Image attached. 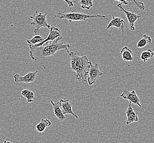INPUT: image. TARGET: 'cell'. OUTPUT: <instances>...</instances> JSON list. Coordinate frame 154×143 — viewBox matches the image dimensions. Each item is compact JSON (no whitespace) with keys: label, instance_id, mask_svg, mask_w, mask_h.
Masks as SVG:
<instances>
[{"label":"cell","instance_id":"277c9868","mask_svg":"<svg viewBox=\"0 0 154 143\" xmlns=\"http://www.w3.org/2000/svg\"><path fill=\"white\" fill-rule=\"evenodd\" d=\"M47 14L48 12L42 13L36 11L35 12L33 16H30V18L32 20L31 25L34 27V35H40L41 28H47L50 29L51 26L47 23Z\"/></svg>","mask_w":154,"mask_h":143},{"label":"cell","instance_id":"7c38bea8","mask_svg":"<svg viewBox=\"0 0 154 143\" xmlns=\"http://www.w3.org/2000/svg\"><path fill=\"white\" fill-rule=\"evenodd\" d=\"M126 115L127 117V121L126 122V125H129L133 122L138 121V117L137 113L135 112L132 107L131 106V103L130 102L128 108L126 111Z\"/></svg>","mask_w":154,"mask_h":143},{"label":"cell","instance_id":"603a6c76","mask_svg":"<svg viewBox=\"0 0 154 143\" xmlns=\"http://www.w3.org/2000/svg\"><path fill=\"white\" fill-rule=\"evenodd\" d=\"M114 1H120L121 3H123L125 5H127L128 4V2H127V0H113Z\"/></svg>","mask_w":154,"mask_h":143},{"label":"cell","instance_id":"7a4b0ae2","mask_svg":"<svg viewBox=\"0 0 154 143\" xmlns=\"http://www.w3.org/2000/svg\"><path fill=\"white\" fill-rule=\"evenodd\" d=\"M71 70L76 73V79L80 81H86L88 75L90 61L86 56H80L78 51H68Z\"/></svg>","mask_w":154,"mask_h":143},{"label":"cell","instance_id":"ba28073f","mask_svg":"<svg viewBox=\"0 0 154 143\" xmlns=\"http://www.w3.org/2000/svg\"><path fill=\"white\" fill-rule=\"evenodd\" d=\"M120 97H123L124 99L128 100L131 103L138 105L140 107H142V105L140 103V100L135 90H133L132 91H130L127 89H125L122 92V94H121Z\"/></svg>","mask_w":154,"mask_h":143},{"label":"cell","instance_id":"5bb4252c","mask_svg":"<svg viewBox=\"0 0 154 143\" xmlns=\"http://www.w3.org/2000/svg\"><path fill=\"white\" fill-rule=\"evenodd\" d=\"M120 55L122 56V59L125 61L131 62L134 59L132 51L126 46L123 47L122 50H121Z\"/></svg>","mask_w":154,"mask_h":143},{"label":"cell","instance_id":"3957f363","mask_svg":"<svg viewBox=\"0 0 154 143\" xmlns=\"http://www.w3.org/2000/svg\"><path fill=\"white\" fill-rule=\"evenodd\" d=\"M54 17L56 18L64 19L68 20L70 22H77V21H83L88 19L95 18H105L106 16L103 15H91V14H86L82 13L71 12V13H58L54 15Z\"/></svg>","mask_w":154,"mask_h":143},{"label":"cell","instance_id":"8fae6325","mask_svg":"<svg viewBox=\"0 0 154 143\" xmlns=\"http://www.w3.org/2000/svg\"><path fill=\"white\" fill-rule=\"evenodd\" d=\"M112 27H114L120 29L122 31L121 35L123 36L125 28V23L123 19L121 18L120 17H115L113 15H112V19L108 23L106 29H109Z\"/></svg>","mask_w":154,"mask_h":143},{"label":"cell","instance_id":"6da1fadb","mask_svg":"<svg viewBox=\"0 0 154 143\" xmlns=\"http://www.w3.org/2000/svg\"><path fill=\"white\" fill-rule=\"evenodd\" d=\"M63 39V37H58L55 40L48 41L40 46L29 45L30 50V57L34 61L43 59L47 57L54 55L57 52L62 50L69 51L70 44L64 43H59V41Z\"/></svg>","mask_w":154,"mask_h":143},{"label":"cell","instance_id":"8992f818","mask_svg":"<svg viewBox=\"0 0 154 143\" xmlns=\"http://www.w3.org/2000/svg\"><path fill=\"white\" fill-rule=\"evenodd\" d=\"M116 6L119 8L120 11L121 12H123L125 15L126 16L127 19L129 23V27H130V30L131 31H134L135 30L136 28L134 26V24L138 19L142 17V15H138L137 14L135 13L132 12H130L128 11L125 9L123 8V7L122 6V3H119L117 4Z\"/></svg>","mask_w":154,"mask_h":143},{"label":"cell","instance_id":"9a60e30c","mask_svg":"<svg viewBox=\"0 0 154 143\" xmlns=\"http://www.w3.org/2000/svg\"><path fill=\"white\" fill-rule=\"evenodd\" d=\"M52 125L51 121L47 119H41L40 122L38 123L35 128L38 133H41L45 131L47 128L49 127Z\"/></svg>","mask_w":154,"mask_h":143},{"label":"cell","instance_id":"30bf717a","mask_svg":"<svg viewBox=\"0 0 154 143\" xmlns=\"http://www.w3.org/2000/svg\"><path fill=\"white\" fill-rule=\"evenodd\" d=\"M60 107L62 110L63 113L65 115L66 114L71 115L74 116L75 118H79V116L76 115L72 111V104L70 103L69 99H60L59 101Z\"/></svg>","mask_w":154,"mask_h":143},{"label":"cell","instance_id":"ffe728a7","mask_svg":"<svg viewBox=\"0 0 154 143\" xmlns=\"http://www.w3.org/2000/svg\"><path fill=\"white\" fill-rule=\"evenodd\" d=\"M93 1L94 0H80L79 3L82 9H89L93 6Z\"/></svg>","mask_w":154,"mask_h":143},{"label":"cell","instance_id":"4fadbf2b","mask_svg":"<svg viewBox=\"0 0 154 143\" xmlns=\"http://www.w3.org/2000/svg\"><path fill=\"white\" fill-rule=\"evenodd\" d=\"M50 102L52 105L54 113L56 117L58 118L60 121H63L64 120H65L66 117L62 112V110L60 107L59 101L57 103H54L52 100H51Z\"/></svg>","mask_w":154,"mask_h":143},{"label":"cell","instance_id":"5b68a950","mask_svg":"<svg viewBox=\"0 0 154 143\" xmlns=\"http://www.w3.org/2000/svg\"><path fill=\"white\" fill-rule=\"evenodd\" d=\"M103 75V73L100 71L99 68L98 63H96L95 65H93L91 62L90 65L89 73L87 81L89 85H92L93 84L96 83L98 81L99 78Z\"/></svg>","mask_w":154,"mask_h":143},{"label":"cell","instance_id":"e0dca14e","mask_svg":"<svg viewBox=\"0 0 154 143\" xmlns=\"http://www.w3.org/2000/svg\"><path fill=\"white\" fill-rule=\"evenodd\" d=\"M21 95L26 99L28 103H32L35 99L34 93L30 89H26L22 90L21 91Z\"/></svg>","mask_w":154,"mask_h":143},{"label":"cell","instance_id":"cb8c5ba5","mask_svg":"<svg viewBox=\"0 0 154 143\" xmlns=\"http://www.w3.org/2000/svg\"><path fill=\"white\" fill-rule=\"evenodd\" d=\"M3 143H13L12 142H11V141H8V140H6V139H5V140H3Z\"/></svg>","mask_w":154,"mask_h":143},{"label":"cell","instance_id":"9c48e42d","mask_svg":"<svg viewBox=\"0 0 154 143\" xmlns=\"http://www.w3.org/2000/svg\"><path fill=\"white\" fill-rule=\"evenodd\" d=\"M62 33L60 30V29L56 27H51L50 28V31L49 34L48 35V37L45 39L42 42H41L39 44L34 45L35 46H41L43 44L46 43L48 41H53L56 39L58 37H62Z\"/></svg>","mask_w":154,"mask_h":143},{"label":"cell","instance_id":"2e32d148","mask_svg":"<svg viewBox=\"0 0 154 143\" xmlns=\"http://www.w3.org/2000/svg\"><path fill=\"white\" fill-rule=\"evenodd\" d=\"M151 37L150 36H148V35H143L142 39L139 41L138 43L137 44V48H143L148 45V44H151Z\"/></svg>","mask_w":154,"mask_h":143},{"label":"cell","instance_id":"7402d4cb","mask_svg":"<svg viewBox=\"0 0 154 143\" xmlns=\"http://www.w3.org/2000/svg\"><path fill=\"white\" fill-rule=\"evenodd\" d=\"M66 3H67L69 7L70 8V10L72 11L71 7L74 6V3H76V2L75 1H71V0H64Z\"/></svg>","mask_w":154,"mask_h":143},{"label":"cell","instance_id":"52a82bcc","mask_svg":"<svg viewBox=\"0 0 154 143\" xmlns=\"http://www.w3.org/2000/svg\"><path fill=\"white\" fill-rule=\"evenodd\" d=\"M38 73V71H35V72H29L27 74L21 76L19 74H16L13 75V78L14 79V81L17 84L19 83H31L34 82L36 78L37 77V75Z\"/></svg>","mask_w":154,"mask_h":143},{"label":"cell","instance_id":"ac0fdd59","mask_svg":"<svg viewBox=\"0 0 154 143\" xmlns=\"http://www.w3.org/2000/svg\"><path fill=\"white\" fill-rule=\"evenodd\" d=\"M154 56V52L151 49L144 51L142 52L140 55V59H142L143 61L144 62L148 61L149 59H152Z\"/></svg>","mask_w":154,"mask_h":143},{"label":"cell","instance_id":"44dd1931","mask_svg":"<svg viewBox=\"0 0 154 143\" xmlns=\"http://www.w3.org/2000/svg\"><path fill=\"white\" fill-rule=\"evenodd\" d=\"M133 2L134 3L136 6L139 9L144 10L145 8V5L144 3L142 2H137L136 0H132Z\"/></svg>","mask_w":154,"mask_h":143},{"label":"cell","instance_id":"d4e9b609","mask_svg":"<svg viewBox=\"0 0 154 143\" xmlns=\"http://www.w3.org/2000/svg\"><path fill=\"white\" fill-rule=\"evenodd\" d=\"M0 133H1V130H0Z\"/></svg>","mask_w":154,"mask_h":143},{"label":"cell","instance_id":"d6986e66","mask_svg":"<svg viewBox=\"0 0 154 143\" xmlns=\"http://www.w3.org/2000/svg\"><path fill=\"white\" fill-rule=\"evenodd\" d=\"M43 40L44 39L41 35H34L30 40H27L26 43H28V45H34L40 43L41 42H42Z\"/></svg>","mask_w":154,"mask_h":143}]
</instances>
